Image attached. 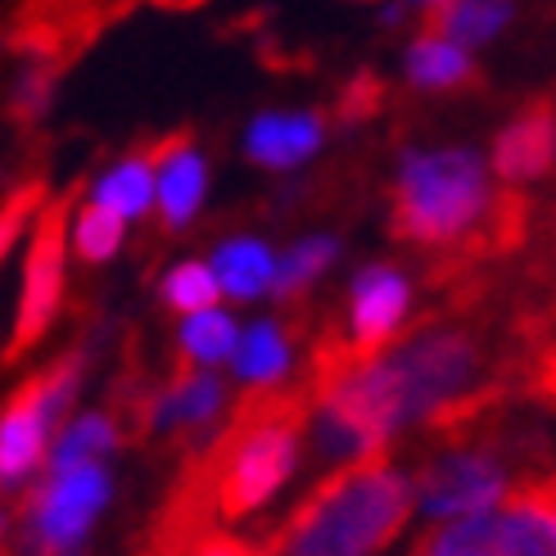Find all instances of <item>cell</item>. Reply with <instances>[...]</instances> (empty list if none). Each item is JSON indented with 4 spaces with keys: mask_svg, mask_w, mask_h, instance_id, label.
I'll return each instance as SVG.
<instances>
[{
    "mask_svg": "<svg viewBox=\"0 0 556 556\" xmlns=\"http://www.w3.org/2000/svg\"><path fill=\"white\" fill-rule=\"evenodd\" d=\"M484 357L476 336L430 326L367 357H326L313 376L308 439L330 466L367 462L407 426H443L476 394Z\"/></svg>",
    "mask_w": 556,
    "mask_h": 556,
    "instance_id": "6da1fadb",
    "label": "cell"
},
{
    "mask_svg": "<svg viewBox=\"0 0 556 556\" xmlns=\"http://www.w3.org/2000/svg\"><path fill=\"white\" fill-rule=\"evenodd\" d=\"M412 503V480L384 453L349 462L330 470L313 493H303V503L263 547L271 556H376L399 539Z\"/></svg>",
    "mask_w": 556,
    "mask_h": 556,
    "instance_id": "7a4b0ae2",
    "label": "cell"
},
{
    "mask_svg": "<svg viewBox=\"0 0 556 556\" xmlns=\"http://www.w3.org/2000/svg\"><path fill=\"white\" fill-rule=\"evenodd\" d=\"M503 200L497 173L470 146H416L403 150L389 181L394 236L416 249H462L480 240Z\"/></svg>",
    "mask_w": 556,
    "mask_h": 556,
    "instance_id": "3957f363",
    "label": "cell"
},
{
    "mask_svg": "<svg viewBox=\"0 0 556 556\" xmlns=\"http://www.w3.org/2000/svg\"><path fill=\"white\" fill-rule=\"evenodd\" d=\"M77 384H81V357L73 353L50 371L33 376L10 399L5 421H0V476H5L10 489L23 484L50 457L64 412L77 399Z\"/></svg>",
    "mask_w": 556,
    "mask_h": 556,
    "instance_id": "277c9868",
    "label": "cell"
},
{
    "mask_svg": "<svg viewBox=\"0 0 556 556\" xmlns=\"http://www.w3.org/2000/svg\"><path fill=\"white\" fill-rule=\"evenodd\" d=\"M416 507L434 520H457L497 507L511 493L507 462L484 443H443L412 476Z\"/></svg>",
    "mask_w": 556,
    "mask_h": 556,
    "instance_id": "5b68a950",
    "label": "cell"
},
{
    "mask_svg": "<svg viewBox=\"0 0 556 556\" xmlns=\"http://www.w3.org/2000/svg\"><path fill=\"white\" fill-rule=\"evenodd\" d=\"M412 317V276L394 263H367L344 290V330L326 357H367L403 340Z\"/></svg>",
    "mask_w": 556,
    "mask_h": 556,
    "instance_id": "8992f818",
    "label": "cell"
},
{
    "mask_svg": "<svg viewBox=\"0 0 556 556\" xmlns=\"http://www.w3.org/2000/svg\"><path fill=\"white\" fill-rule=\"evenodd\" d=\"M68 213L54 208L33 222V240L23 249V276H18V308H14V336L10 357L33 349L64 299V271H68Z\"/></svg>",
    "mask_w": 556,
    "mask_h": 556,
    "instance_id": "52a82bcc",
    "label": "cell"
},
{
    "mask_svg": "<svg viewBox=\"0 0 556 556\" xmlns=\"http://www.w3.org/2000/svg\"><path fill=\"white\" fill-rule=\"evenodd\" d=\"M222 412H227V380L213 367L181 363V371L141 403V426L150 434H200Z\"/></svg>",
    "mask_w": 556,
    "mask_h": 556,
    "instance_id": "ba28073f",
    "label": "cell"
},
{
    "mask_svg": "<svg viewBox=\"0 0 556 556\" xmlns=\"http://www.w3.org/2000/svg\"><path fill=\"white\" fill-rule=\"evenodd\" d=\"M321 146H326V123L313 109H267V114L249 118L240 136L244 159L267 173H294L303 163H313Z\"/></svg>",
    "mask_w": 556,
    "mask_h": 556,
    "instance_id": "9c48e42d",
    "label": "cell"
},
{
    "mask_svg": "<svg viewBox=\"0 0 556 556\" xmlns=\"http://www.w3.org/2000/svg\"><path fill=\"white\" fill-rule=\"evenodd\" d=\"M489 163L503 186H530L556 168V104H530L493 131Z\"/></svg>",
    "mask_w": 556,
    "mask_h": 556,
    "instance_id": "30bf717a",
    "label": "cell"
},
{
    "mask_svg": "<svg viewBox=\"0 0 556 556\" xmlns=\"http://www.w3.org/2000/svg\"><path fill=\"white\" fill-rule=\"evenodd\" d=\"M154 163H159V208L154 213L168 231H181L208 204V181H213L208 159L194 141H168L154 154Z\"/></svg>",
    "mask_w": 556,
    "mask_h": 556,
    "instance_id": "8fae6325",
    "label": "cell"
},
{
    "mask_svg": "<svg viewBox=\"0 0 556 556\" xmlns=\"http://www.w3.org/2000/svg\"><path fill=\"white\" fill-rule=\"evenodd\" d=\"M217 281H222V299L231 303H254L276 294V267H281V249H271L258 236H227L213 244L208 254Z\"/></svg>",
    "mask_w": 556,
    "mask_h": 556,
    "instance_id": "7c38bea8",
    "label": "cell"
},
{
    "mask_svg": "<svg viewBox=\"0 0 556 556\" xmlns=\"http://www.w3.org/2000/svg\"><path fill=\"white\" fill-rule=\"evenodd\" d=\"M294 371V340L276 317H258L240 330V344L231 357V376L254 389V394H276L281 380Z\"/></svg>",
    "mask_w": 556,
    "mask_h": 556,
    "instance_id": "4fadbf2b",
    "label": "cell"
},
{
    "mask_svg": "<svg viewBox=\"0 0 556 556\" xmlns=\"http://www.w3.org/2000/svg\"><path fill=\"white\" fill-rule=\"evenodd\" d=\"M470 73H476V50H466L448 33H439V27H426L421 37H412L403 54V77L412 81V91H426V96H448L466 87Z\"/></svg>",
    "mask_w": 556,
    "mask_h": 556,
    "instance_id": "5bb4252c",
    "label": "cell"
},
{
    "mask_svg": "<svg viewBox=\"0 0 556 556\" xmlns=\"http://www.w3.org/2000/svg\"><path fill=\"white\" fill-rule=\"evenodd\" d=\"M87 200L109 208L114 217H123L127 227L141 222L146 213H154L159 208V163H154V154H127L118 163H109V168L91 181Z\"/></svg>",
    "mask_w": 556,
    "mask_h": 556,
    "instance_id": "9a60e30c",
    "label": "cell"
},
{
    "mask_svg": "<svg viewBox=\"0 0 556 556\" xmlns=\"http://www.w3.org/2000/svg\"><path fill=\"white\" fill-rule=\"evenodd\" d=\"M236 344H240V326H236V317L227 308H222V303L217 308L181 317V326H177V353H181V363H190V367L231 363Z\"/></svg>",
    "mask_w": 556,
    "mask_h": 556,
    "instance_id": "2e32d148",
    "label": "cell"
},
{
    "mask_svg": "<svg viewBox=\"0 0 556 556\" xmlns=\"http://www.w3.org/2000/svg\"><path fill=\"white\" fill-rule=\"evenodd\" d=\"M511 18H516V0H448L434 14V27L462 41L466 50H484L507 33Z\"/></svg>",
    "mask_w": 556,
    "mask_h": 556,
    "instance_id": "e0dca14e",
    "label": "cell"
},
{
    "mask_svg": "<svg viewBox=\"0 0 556 556\" xmlns=\"http://www.w3.org/2000/svg\"><path fill=\"white\" fill-rule=\"evenodd\" d=\"M340 263V240L313 231V236H299L294 244L281 249V267H276V294L271 299H299L308 294L321 276Z\"/></svg>",
    "mask_w": 556,
    "mask_h": 556,
    "instance_id": "ac0fdd59",
    "label": "cell"
},
{
    "mask_svg": "<svg viewBox=\"0 0 556 556\" xmlns=\"http://www.w3.org/2000/svg\"><path fill=\"white\" fill-rule=\"evenodd\" d=\"M123 240H127V222L114 217L109 208L87 200V204H77L68 213V249H73V258L91 263V267H104L109 258H118Z\"/></svg>",
    "mask_w": 556,
    "mask_h": 556,
    "instance_id": "d6986e66",
    "label": "cell"
},
{
    "mask_svg": "<svg viewBox=\"0 0 556 556\" xmlns=\"http://www.w3.org/2000/svg\"><path fill=\"white\" fill-rule=\"evenodd\" d=\"M159 294L177 317H190V313L217 308L222 303V281H217V271H213L208 258H181V263H173L168 271L159 276Z\"/></svg>",
    "mask_w": 556,
    "mask_h": 556,
    "instance_id": "ffe728a7",
    "label": "cell"
},
{
    "mask_svg": "<svg viewBox=\"0 0 556 556\" xmlns=\"http://www.w3.org/2000/svg\"><path fill=\"white\" fill-rule=\"evenodd\" d=\"M118 421L109 412H87L77 416L73 426L60 430L50 448V466H87V462H104L109 453L118 448Z\"/></svg>",
    "mask_w": 556,
    "mask_h": 556,
    "instance_id": "44dd1931",
    "label": "cell"
},
{
    "mask_svg": "<svg viewBox=\"0 0 556 556\" xmlns=\"http://www.w3.org/2000/svg\"><path fill=\"white\" fill-rule=\"evenodd\" d=\"M50 100H54V64L46 60V54H23L18 77L10 87V109L23 123H33L50 109Z\"/></svg>",
    "mask_w": 556,
    "mask_h": 556,
    "instance_id": "7402d4cb",
    "label": "cell"
},
{
    "mask_svg": "<svg viewBox=\"0 0 556 556\" xmlns=\"http://www.w3.org/2000/svg\"><path fill=\"white\" fill-rule=\"evenodd\" d=\"M190 556H271L267 547H254V543H240V539H231V534H204L200 543L190 547Z\"/></svg>",
    "mask_w": 556,
    "mask_h": 556,
    "instance_id": "603a6c76",
    "label": "cell"
},
{
    "mask_svg": "<svg viewBox=\"0 0 556 556\" xmlns=\"http://www.w3.org/2000/svg\"><path fill=\"white\" fill-rule=\"evenodd\" d=\"M399 5H407V10H426V14H439L448 0H399Z\"/></svg>",
    "mask_w": 556,
    "mask_h": 556,
    "instance_id": "cb8c5ba5",
    "label": "cell"
},
{
    "mask_svg": "<svg viewBox=\"0 0 556 556\" xmlns=\"http://www.w3.org/2000/svg\"><path fill=\"white\" fill-rule=\"evenodd\" d=\"M547 480H552V493H556V476H547Z\"/></svg>",
    "mask_w": 556,
    "mask_h": 556,
    "instance_id": "d4e9b609",
    "label": "cell"
},
{
    "mask_svg": "<svg viewBox=\"0 0 556 556\" xmlns=\"http://www.w3.org/2000/svg\"><path fill=\"white\" fill-rule=\"evenodd\" d=\"M357 5H371V0H357Z\"/></svg>",
    "mask_w": 556,
    "mask_h": 556,
    "instance_id": "484cf974",
    "label": "cell"
}]
</instances>
